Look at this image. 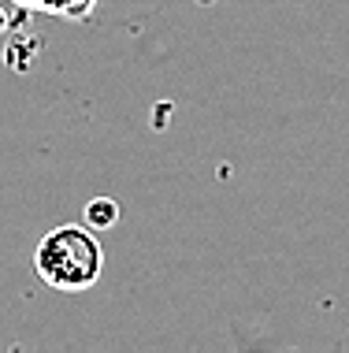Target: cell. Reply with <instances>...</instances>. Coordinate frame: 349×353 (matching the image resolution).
<instances>
[{
    "label": "cell",
    "instance_id": "6da1fadb",
    "mask_svg": "<svg viewBox=\"0 0 349 353\" xmlns=\"http://www.w3.org/2000/svg\"><path fill=\"white\" fill-rule=\"evenodd\" d=\"M34 268L52 290L74 294V290H89L93 283L101 279V268H105V253H101V242L93 234V227H56L41 238L34 253Z\"/></svg>",
    "mask_w": 349,
    "mask_h": 353
},
{
    "label": "cell",
    "instance_id": "7a4b0ae2",
    "mask_svg": "<svg viewBox=\"0 0 349 353\" xmlns=\"http://www.w3.org/2000/svg\"><path fill=\"white\" fill-rule=\"evenodd\" d=\"M23 8H34V12H49V15H71L82 19L93 8V0H15Z\"/></svg>",
    "mask_w": 349,
    "mask_h": 353
},
{
    "label": "cell",
    "instance_id": "3957f363",
    "mask_svg": "<svg viewBox=\"0 0 349 353\" xmlns=\"http://www.w3.org/2000/svg\"><path fill=\"white\" fill-rule=\"evenodd\" d=\"M116 219H119V205L108 201V197H97V201L86 205V223L93 227V231H108Z\"/></svg>",
    "mask_w": 349,
    "mask_h": 353
}]
</instances>
